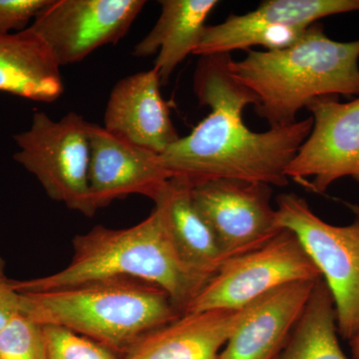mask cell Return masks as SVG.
<instances>
[{
  "label": "cell",
  "instance_id": "cell-8",
  "mask_svg": "<svg viewBox=\"0 0 359 359\" xmlns=\"http://www.w3.org/2000/svg\"><path fill=\"white\" fill-rule=\"evenodd\" d=\"M145 4L144 0H49L30 27L61 67L80 62L105 45L118 43Z\"/></svg>",
  "mask_w": 359,
  "mask_h": 359
},
{
  "label": "cell",
  "instance_id": "cell-9",
  "mask_svg": "<svg viewBox=\"0 0 359 359\" xmlns=\"http://www.w3.org/2000/svg\"><path fill=\"white\" fill-rule=\"evenodd\" d=\"M191 192L226 261L263 247L282 231L276 226L273 187L268 184L219 179L192 186Z\"/></svg>",
  "mask_w": 359,
  "mask_h": 359
},
{
  "label": "cell",
  "instance_id": "cell-19",
  "mask_svg": "<svg viewBox=\"0 0 359 359\" xmlns=\"http://www.w3.org/2000/svg\"><path fill=\"white\" fill-rule=\"evenodd\" d=\"M306 29L276 25L259 18L254 11L243 15L230 14L224 22L207 25L193 55L231 54L263 46L268 51L287 48L301 39Z\"/></svg>",
  "mask_w": 359,
  "mask_h": 359
},
{
  "label": "cell",
  "instance_id": "cell-10",
  "mask_svg": "<svg viewBox=\"0 0 359 359\" xmlns=\"http://www.w3.org/2000/svg\"><path fill=\"white\" fill-rule=\"evenodd\" d=\"M313 126L287 167V178L323 194L344 177L359 185V96L341 103L339 96L314 99L306 106Z\"/></svg>",
  "mask_w": 359,
  "mask_h": 359
},
{
  "label": "cell",
  "instance_id": "cell-7",
  "mask_svg": "<svg viewBox=\"0 0 359 359\" xmlns=\"http://www.w3.org/2000/svg\"><path fill=\"white\" fill-rule=\"evenodd\" d=\"M321 278L297 236L282 230L263 247L226 259L185 313L244 308L283 285Z\"/></svg>",
  "mask_w": 359,
  "mask_h": 359
},
{
  "label": "cell",
  "instance_id": "cell-4",
  "mask_svg": "<svg viewBox=\"0 0 359 359\" xmlns=\"http://www.w3.org/2000/svg\"><path fill=\"white\" fill-rule=\"evenodd\" d=\"M21 311L108 349L132 348L182 316L164 290L133 278H106L63 289L20 292Z\"/></svg>",
  "mask_w": 359,
  "mask_h": 359
},
{
  "label": "cell",
  "instance_id": "cell-18",
  "mask_svg": "<svg viewBox=\"0 0 359 359\" xmlns=\"http://www.w3.org/2000/svg\"><path fill=\"white\" fill-rule=\"evenodd\" d=\"M337 334L334 297L321 278L276 359H349L340 346Z\"/></svg>",
  "mask_w": 359,
  "mask_h": 359
},
{
  "label": "cell",
  "instance_id": "cell-1",
  "mask_svg": "<svg viewBox=\"0 0 359 359\" xmlns=\"http://www.w3.org/2000/svg\"><path fill=\"white\" fill-rule=\"evenodd\" d=\"M231 54L201 56L194 73V93L210 114L188 136L168 148L160 160L171 178L195 186L219 179L289 185L287 167L311 134L313 117L285 128L252 131L243 121L257 96L229 72Z\"/></svg>",
  "mask_w": 359,
  "mask_h": 359
},
{
  "label": "cell",
  "instance_id": "cell-20",
  "mask_svg": "<svg viewBox=\"0 0 359 359\" xmlns=\"http://www.w3.org/2000/svg\"><path fill=\"white\" fill-rule=\"evenodd\" d=\"M0 359H47L43 325L16 313L0 328Z\"/></svg>",
  "mask_w": 359,
  "mask_h": 359
},
{
  "label": "cell",
  "instance_id": "cell-13",
  "mask_svg": "<svg viewBox=\"0 0 359 359\" xmlns=\"http://www.w3.org/2000/svg\"><path fill=\"white\" fill-rule=\"evenodd\" d=\"M255 302L237 309L182 314L139 340L124 359H219Z\"/></svg>",
  "mask_w": 359,
  "mask_h": 359
},
{
  "label": "cell",
  "instance_id": "cell-15",
  "mask_svg": "<svg viewBox=\"0 0 359 359\" xmlns=\"http://www.w3.org/2000/svg\"><path fill=\"white\" fill-rule=\"evenodd\" d=\"M0 92L53 102L65 92L60 65L32 27L0 34Z\"/></svg>",
  "mask_w": 359,
  "mask_h": 359
},
{
  "label": "cell",
  "instance_id": "cell-14",
  "mask_svg": "<svg viewBox=\"0 0 359 359\" xmlns=\"http://www.w3.org/2000/svg\"><path fill=\"white\" fill-rule=\"evenodd\" d=\"M318 280L289 283L257 299L248 318L226 342L219 359L278 358Z\"/></svg>",
  "mask_w": 359,
  "mask_h": 359
},
{
  "label": "cell",
  "instance_id": "cell-12",
  "mask_svg": "<svg viewBox=\"0 0 359 359\" xmlns=\"http://www.w3.org/2000/svg\"><path fill=\"white\" fill-rule=\"evenodd\" d=\"M154 67L122 78L111 90L104 128L135 145L163 154L181 137L161 93Z\"/></svg>",
  "mask_w": 359,
  "mask_h": 359
},
{
  "label": "cell",
  "instance_id": "cell-3",
  "mask_svg": "<svg viewBox=\"0 0 359 359\" xmlns=\"http://www.w3.org/2000/svg\"><path fill=\"white\" fill-rule=\"evenodd\" d=\"M229 72L257 96V114L271 128H285L314 99L359 96V39L335 41L316 22L287 48L231 58Z\"/></svg>",
  "mask_w": 359,
  "mask_h": 359
},
{
  "label": "cell",
  "instance_id": "cell-6",
  "mask_svg": "<svg viewBox=\"0 0 359 359\" xmlns=\"http://www.w3.org/2000/svg\"><path fill=\"white\" fill-rule=\"evenodd\" d=\"M87 125L74 112L58 121L34 113L29 128L14 135L18 151L13 158L34 175L52 200L92 217L97 211L90 195Z\"/></svg>",
  "mask_w": 359,
  "mask_h": 359
},
{
  "label": "cell",
  "instance_id": "cell-5",
  "mask_svg": "<svg viewBox=\"0 0 359 359\" xmlns=\"http://www.w3.org/2000/svg\"><path fill=\"white\" fill-rule=\"evenodd\" d=\"M348 226H334L316 216L294 193L276 197V226L292 231L334 297L339 334L351 341L359 335V205Z\"/></svg>",
  "mask_w": 359,
  "mask_h": 359
},
{
  "label": "cell",
  "instance_id": "cell-17",
  "mask_svg": "<svg viewBox=\"0 0 359 359\" xmlns=\"http://www.w3.org/2000/svg\"><path fill=\"white\" fill-rule=\"evenodd\" d=\"M192 185L171 178L154 201L166 216L168 226L180 256L190 268L212 278L226 262L214 231L192 198Z\"/></svg>",
  "mask_w": 359,
  "mask_h": 359
},
{
  "label": "cell",
  "instance_id": "cell-2",
  "mask_svg": "<svg viewBox=\"0 0 359 359\" xmlns=\"http://www.w3.org/2000/svg\"><path fill=\"white\" fill-rule=\"evenodd\" d=\"M65 269L46 276L14 280L20 292L63 289L106 278H133L157 285L184 314L212 278L190 268L175 247L159 205L140 223L126 229L96 226L73 240Z\"/></svg>",
  "mask_w": 359,
  "mask_h": 359
},
{
  "label": "cell",
  "instance_id": "cell-23",
  "mask_svg": "<svg viewBox=\"0 0 359 359\" xmlns=\"http://www.w3.org/2000/svg\"><path fill=\"white\" fill-rule=\"evenodd\" d=\"M21 311V294L6 273V262L0 257V328Z\"/></svg>",
  "mask_w": 359,
  "mask_h": 359
},
{
  "label": "cell",
  "instance_id": "cell-21",
  "mask_svg": "<svg viewBox=\"0 0 359 359\" xmlns=\"http://www.w3.org/2000/svg\"><path fill=\"white\" fill-rule=\"evenodd\" d=\"M47 359H118L110 349L57 325H43Z\"/></svg>",
  "mask_w": 359,
  "mask_h": 359
},
{
  "label": "cell",
  "instance_id": "cell-22",
  "mask_svg": "<svg viewBox=\"0 0 359 359\" xmlns=\"http://www.w3.org/2000/svg\"><path fill=\"white\" fill-rule=\"evenodd\" d=\"M49 0H0V34L26 29Z\"/></svg>",
  "mask_w": 359,
  "mask_h": 359
},
{
  "label": "cell",
  "instance_id": "cell-11",
  "mask_svg": "<svg viewBox=\"0 0 359 359\" xmlns=\"http://www.w3.org/2000/svg\"><path fill=\"white\" fill-rule=\"evenodd\" d=\"M89 188L96 211L129 195L157 199L171 175L160 155L89 123Z\"/></svg>",
  "mask_w": 359,
  "mask_h": 359
},
{
  "label": "cell",
  "instance_id": "cell-16",
  "mask_svg": "<svg viewBox=\"0 0 359 359\" xmlns=\"http://www.w3.org/2000/svg\"><path fill=\"white\" fill-rule=\"evenodd\" d=\"M162 11L154 27L134 47L136 57L157 53L154 68L167 84L176 68L197 48L205 20L217 0H161Z\"/></svg>",
  "mask_w": 359,
  "mask_h": 359
}]
</instances>
